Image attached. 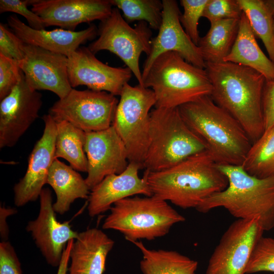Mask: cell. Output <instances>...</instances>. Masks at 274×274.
<instances>
[{
  "label": "cell",
  "instance_id": "36",
  "mask_svg": "<svg viewBox=\"0 0 274 274\" xmlns=\"http://www.w3.org/2000/svg\"><path fill=\"white\" fill-rule=\"evenodd\" d=\"M24 43L3 23H0V54L17 62L24 56Z\"/></svg>",
  "mask_w": 274,
  "mask_h": 274
},
{
  "label": "cell",
  "instance_id": "40",
  "mask_svg": "<svg viewBox=\"0 0 274 274\" xmlns=\"http://www.w3.org/2000/svg\"><path fill=\"white\" fill-rule=\"evenodd\" d=\"M74 241V239H72L67 243L63 252L57 274H67L68 269V265L70 261V251Z\"/></svg>",
  "mask_w": 274,
  "mask_h": 274
},
{
  "label": "cell",
  "instance_id": "37",
  "mask_svg": "<svg viewBox=\"0 0 274 274\" xmlns=\"http://www.w3.org/2000/svg\"><path fill=\"white\" fill-rule=\"evenodd\" d=\"M0 274H22L15 249L8 241L0 243Z\"/></svg>",
  "mask_w": 274,
  "mask_h": 274
},
{
  "label": "cell",
  "instance_id": "13",
  "mask_svg": "<svg viewBox=\"0 0 274 274\" xmlns=\"http://www.w3.org/2000/svg\"><path fill=\"white\" fill-rule=\"evenodd\" d=\"M67 75L72 88L80 85L117 96L133 75L127 67H113L98 60L88 47H79L67 57Z\"/></svg>",
  "mask_w": 274,
  "mask_h": 274
},
{
  "label": "cell",
  "instance_id": "30",
  "mask_svg": "<svg viewBox=\"0 0 274 274\" xmlns=\"http://www.w3.org/2000/svg\"><path fill=\"white\" fill-rule=\"evenodd\" d=\"M121 10L128 23L145 21L150 28L158 30L162 20L163 3L159 0H110Z\"/></svg>",
  "mask_w": 274,
  "mask_h": 274
},
{
  "label": "cell",
  "instance_id": "22",
  "mask_svg": "<svg viewBox=\"0 0 274 274\" xmlns=\"http://www.w3.org/2000/svg\"><path fill=\"white\" fill-rule=\"evenodd\" d=\"M114 242L96 228L79 232L72 246L68 274H103Z\"/></svg>",
  "mask_w": 274,
  "mask_h": 274
},
{
  "label": "cell",
  "instance_id": "35",
  "mask_svg": "<svg viewBox=\"0 0 274 274\" xmlns=\"http://www.w3.org/2000/svg\"><path fill=\"white\" fill-rule=\"evenodd\" d=\"M36 0H1L0 13L13 12L24 17L29 26L35 29H45V26L42 19L28 6L32 5Z\"/></svg>",
  "mask_w": 274,
  "mask_h": 274
},
{
  "label": "cell",
  "instance_id": "7",
  "mask_svg": "<svg viewBox=\"0 0 274 274\" xmlns=\"http://www.w3.org/2000/svg\"><path fill=\"white\" fill-rule=\"evenodd\" d=\"M110 210L102 228L119 231L131 243L164 236L174 225L185 220L166 201L154 196L127 197Z\"/></svg>",
  "mask_w": 274,
  "mask_h": 274
},
{
  "label": "cell",
  "instance_id": "20",
  "mask_svg": "<svg viewBox=\"0 0 274 274\" xmlns=\"http://www.w3.org/2000/svg\"><path fill=\"white\" fill-rule=\"evenodd\" d=\"M140 169L141 168L139 165L129 162L122 173L109 175L95 186L88 198L89 215L94 217L106 212L115 202L133 195L151 196L147 175L144 173L141 178L139 176Z\"/></svg>",
  "mask_w": 274,
  "mask_h": 274
},
{
  "label": "cell",
  "instance_id": "5",
  "mask_svg": "<svg viewBox=\"0 0 274 274\" xmlns=\"http://www.w3.org/2000/svg\"><path fill=\"white\" fill-rule=\"evenodd\" d=\"M143 85L154 92L155 108H177L211 95L212 91L206 70L189 63L173 51L155 59L143 79Z\"/></svg>",
  "mask_w": 274,
  "mask_h": 274
},
{
  "label": "cell",
  "instance_id": "34",
  "mask_svg": "<svg viewBox=\"0 0 274 274\" xmlns=\"http://www.w3.org/2000/svg\"><path fill=\"white\" fill-rule=\"evenodd\" d=\"M23 75L17 61L0 54V100L11 92Z\"/></svg>",
  "mask_w": 274,
  "mask_h": 274
},
{
  "label": "cell",
  "instance_id": "31",
  "mask_svg": "<svg viewBox=\"0 0 274 274\" xmlns=\"http://www.w3.org/2000/svg\"><path fill=\"white\" fill-rule=\"evenodd\" d=\"M262 271L274 272V238L263 236L252 251L246 274Z\"/></svg>",
  "mask_w": 274,
  "mask_h": 274
},
{
  "label": "cell",
  "instance_id": "26",
  "mask_svg": "<svg viewBox=\"0 0 274 274\" xmlns=\"http://www.w3.org/2000/svg\"><path fill=\"white\" fill-rule=\"evenodd\" d=\"M239 19H224L210 24L209 31L197 44L206 62L223 61L236 40Z\"/></svg>",
  "mask_w": 274,
  "mask_h": 274
},
{
  "label": "cell",
  "instance_id": "8",
  "mask_svg": "<svg viewBox=\"0 0 274 274\" xmlns=\"http://www.w3.org/2000/svg\"><path fill=\"white\" fill-rule=\"evenodd\" d=\"M113 125L123 141L129 162L144 169L150 134V110L155 106L153 90L126 83L123 87Z\"/></svg>",
  "mask_w": 274,
  "mask_h": 274
},
{
  "label": "cell",
  "instance_id": "38",
  "mask_svg": "<svg viewBox=\"0 0 274 274\" xmlns=\"http://www.w3.org/2000/svg\"><path fill=\"white\" fill-rule=\"evenodd\" d=\"M264 131L274 125V80L265 81L262 95Z\"/></svg>",
  "mask_w": 274,
  "mask_h": 274
},
{
  "label": "cell",
  "instance_id": "42",
  "mask_svg": "<svg viewBox=\"0 0 274 274\" xmlns=\"http://www.w3.org/2000/svg\"><path fill=\"white\" fill-rule=\"evenodd\" d=\"M273 33H274V17H273Z\"/></svg>",
  "mask_w": 274,
  "mask_h": 274
},
{
  "label": "cell",
  "instance_id": "12",
  "mask_svg": "<svg viewBox=\"0 0 274 274\" xmlns=\"http://www.w3.org/2000/svg\"><path fill=\"white\" fill-rule=\"evenodd\" d=\"M42 95L31 89L24 75L0 102V148L14 146L39 117Z\"/></svg>",
  "mask_w": 274,
  "mask_h": 274
},
{
  "label": "cell",
  "instance_id": "33",
  "mask_svg": "<svg viewBox=\"0 0 274 274\" xmlns=\"http://www.w3.org/2000/svg\"><path fill=\"white\" fill-rule=\"evenodd\" d=\"M243 13L237 0H208L202 17L211 24L224 19H239Z\"/></svg>",
  "mask_w": 274,
  "mask_h": 274
},
{
  "label": "cell",
  "instance_id": "23",
  "mask_svg": "<svg viewBox=\"0 0 274 274\" xmlns=\"http://www.w3.org/2000/svg\"><path fill=\"white\" fill-rule=\"evenodd\" d=\"M223 61L250 67L262 74L266 81L274 80V62L263 52L256 41L249 21L243 13L231 51Z\"/></svg>",
  "mask_w": 274,
  "mask_h": 274
},
{
  "label": "cell",
  "instance_id": "10",
  "mask_svg": "<svg viewBox=\"0 0 274 274\" xmlns=\"http://www.w3.org/2000/svg\"><path fill=\"white\" fill-rule=\"evenodd\" d=\"M118 102L106 91L73 88L50 107L49 114L55 121H66L85 132L98 131L113 124Z\"/></svg>",
  "mask_w": 274,
  "mask_h": 274
},
{
  "label": "cell",
  "instance_id": "19",
  "mask_svg": "<svg viewBox=\"0 0 274 274\" xmlns=\"http://www.w3.org/2000/svg\"><path fill=\"white\" fill-rule=\"evenodd\" d=\"M31 6L45 27L71 31L81 23L104 20L113 8L110 0H36Z\"/></svg>",
  "mask_w": 274,
  "mask_h": 274
},
{
  "label": "cell",
  "instance_id": "17",
  "mask_svg": "<svg viewBox=\"0 0 274 274\" xmlns=\"http://www.w3.org/2000/svg\"><path fill=\"white\" fill-rule=\"evenodd\" d=\"M43 133L29 155L26 172L13 188L15 204L22 207L40 197L55 158L56 122L49 114L43 117Z\"/></svg>",
  "mask_w": 274,
  "mask_h": 274
},
{
  "label": "cell",
  "instance_id": "14",
  "mask_svg": "<svg viewBox=\"0 0 274 274\" xmlns=\"http://www.w3.org/2000/svg\"><path fill=\"white\" fill-rule=\"evenodd\" d=\"M84 151L85 181L90 190L107 176L122 173L129 163L125 146L113 124L105 130L86 132Z\"/></svg>",
  "mask_w": 274,
  "mask_h": 274
},
{
  "label": "cell",
  "instance_id": "29",
  "mask_svg": "<svg viewBox=\"0 0 274 274\" xmlns=\"http://www.w3.org/2000/svg\"><path fill=\"white\" fill-rule=\"evenodd\" d=\"M255 36L262 41L269 59L274 62L273 17L263 0H237Z\"/></svg>",
  "mask_w": 274,
  "mask_h": 274
},
{
  "label": "cell",
  "instance_id": "15",
  "mask_svg": "<svg viewBox=\"0 0 274 274\" xmlns=\"http://www.w3.org/2000/svg\"><path fill=\"white\" fill-rule=\"evenodd\" d=\"M24 52L18 63L29 87L52 92L59 99L65 97L73 89L67 75V57L25 43Z\"/></svg>",
  "mask_w": 274,
  "mask_h": 274
},
{
  "label": "cell",
  "instance_id": "2",
  "mask_svg": "<svg viewBox=\"0 0 274 274\" xmlns=\"http://www.w3.org/2000/svg\"><path fill=\"white\" fill-rule=\"evenodd\" d=\"M152 196L182 209L196 208L205 199L228 185L208 150L164 170H145Z\"/></svg>",
  "mask_w": 274,
  "mask_h": 274
},
{
  "label": "cell",
  "instance_id": "39",
  "mask_svg": "<svg viewBox=\"0 0 274 274\" xmlns=\"http://www.w3.org/2000/svg\"><path fill=\"white\" fill-rule=\"evenodd\" d=\"M15 210L11 208H7L4 207H1V225L0 232L1 237L2 241H7L8 236V227L6 223V219L8 216L15 214Z\"/></svg>",
  "mask_w": 274,
  "mask_h": 274
},
{
  "label": "cell",
  "instance_id": "16",
  "mask_svg": "<svg viewBox=\"0 0 274 274\" xmlns=\"http://www.w3.org/2000/svg\"><path fill=\"white\" fill-rule=\"evenodd\" d=\"M162 3L161 24L157 36L152 38L150 52L143 64V81L155 59L167 52H177L189 63L205 68L206 62L198 47L187 35L181 23V13L178 3L175 0H163Z\"/></svg>",
  "mask_w": 274,
  "mask_h": 274
},
{
  "label": "cell",
  "instance_id": "3",
  "mask_svg": "<svg viewBox=\"0 0 274 274\" xmlns=\"http://www.w3.org/2000/svg\"><path fill=\"white\" fill-rule=\"evenodd\" d=\"M178 109L188 127L206 143L217 164L242 165L252 142L238 122L210 95Z\"/></svg>",
  "mask_w": 274,
  "mask_h": 274
},
{
  "label": "cell",
  "instance_id": "24",
  "mask_svg": "<svg viewBox=\"0 0 274 274\" xmlns=\"http://www.w3.org/2000/svg\"><path fill=\"white\" fill-rule=\"evenodd\" d=\"M47 184L54 190L56 200L54 210L60 215L67 212L78 198H88L90 194L85 179L77 170L55 158L49 170Z\"/></svg>",
  "mask_w": 274,
  "mask_h": 274
},
{
  "label": "cell",
  "instance_id": "21",
  "mask_svg": "<svg viewBox=\"0 0 274 274\" xmlns=\"http://www.w3.org/2000/svg\"><path fill=\"white\" fill-rule=\"evenodd\" d=\"M11 30L25 44L35 46L67 57L80 46L95 38L98 29L92 24L88 28L71 31L62 28L51 30H37L26 25L15 15L7 18Z\"/></svg>",
  "mask_w": 274,
  "mask_h": 274
},
{
  "label": "cell",
  "instance_id": "18",
  "mask_svg": "<svg viewBox=\"0 0 274 274\" xmlns=\"http://www.w3.org/2000/svg\"><path fill=\"white\" fill-rule=\"evenodd\" d=\"M39 198V215L35 220L27 223L26 229L31 233L47 263L52 266H58L67 243L76 239L79 232L73 230L68 222H60L57 220L51 191L48 188L43 189Z\"/></svg>",
  "mask_w": 274,
  "mask_h": 274
},
{
  "label": "cell",
  "instance_id": "6",
  "mask_svg": "<svg viewBox=\"0 0 274 274\" xmlns=\"http://www.w3.org/2000/svg\"><path fill=\"white\" fill-rule=\"evenodd\" d=\"M150 116L149 143L144 162L145 170H164L208 150L204 141L185 122L178 108H155Z\"/></svg>",
  "mask_w": 274,
  "mask_h": 274
},
{
  "label": "cell",
  "instance_id": "27",
  "mask_svg": "<svg viewBox=\"0 0 274 274\" xmlns=\"http://www.w3.org/2000/svg\"><path fill=\"white\" fill-rule=\"evenodd\" d=\"M56 125L55 158H63L75 170L87 172L86 132L66 121L56 122Z\"/></svg>",
  "mask_w": 274,
  "mask_h": 274
},
{
  "label": "cell",
  "instance_id": "4",
  "mask_svg": "<svg viewBox=\"0 0 274 274\" xmlns=\"http://www.w3.org/2000/svg\"><path fill=\"white\" fill-rule=\"evenodd\" d=\"M228 185L203 200L196 208L200 213L223 208L237 219L258 218L265 231L274 227V177L258 178L242 165L218 164Z\"/></svg>",
  "mask_w": 274,
  "mask_h": 274
},
{
  "label": "cell",
  "instance_id": "41",
  "mask_svg": "<svg viewBox=\"0 0 274 274\" xmlns=\"http://www.w3.org/2000/svg\"><path fill=\"white\" fill-rule=\"evenodd\" d=\"M267 8L274 17V0H263Z\"/></svg>",
  "mask_w": 274,
  "mask_h": 274
},
{
  "label": "cell",
  "instance_id": "32",
  "mask_svg": "<svg viewBox=\"0 0 274 274\" xmlns=\"http://www.w3.org/2000/svg\"><path fill=\"white\" fill-rule=\"evenodd\" d=\"M208 0H181L184 12L180 20L187 35L197 46L200 39L198 29L199 20L202 17L204 7Z\"/></svg>",
  "mask_w": 274,
  "mask_h": 274
},
{
  "label": "cell",
  "instance_id": "1",
  "mask_svg": "<svg viewBox=\"0 0 274 274\" xmlns=\"http://www.w3.org/2000/svg\"><path fill=\"white\" fill-rule=\"evenodd\" d=\"M204 69L212 85L213 101L238 122L252 144L264 131L265 78L255 70L230 62H206Z\"/></svg>",
  "mask_w": 274,
  "mask_h": 274
},
{
  "label": "cell",
  "instance_id": "25",
  "mask_svg": "<svg viewBox=\"0 0 274 274\" xmlns=\"http://www.w3.org/2000/svg\"><path fill=\"white\" fill-rule=\"evenodd\" d=\"M141 251L140 268L143 274H195L198 262L171 250H150L141 241L132 242Z\"/></svg>",
  "mask_w": 274,
  "mask_h": 274
},
{
  "label": "cell",
  "instance_id": "28",
  "mask_svg": "<svg viewBox=\"0 0 274 274\" xmlns=\"http://www.w3.org/2000/svg\"><path fill=\"white\" fill-rule=\"evenodd\" d=\"M242 166L258 178L274 177V125L252 144Z\"/></svg>",
  "mask_w": 274,
  "mask_h": 274
},
{
  "label": "cell",
  "instance_id": "9",
  "mask_svg": "<svg viewBox=\"0 0 274 274\" xmlns=\"http://www.w3.org/2000/svg\"><path fill=\"white\" fill-rule=\"evenodd\" d=\"M97 35L98 38L88 47L90 50L94 54L102 50L115 54L144 87L139 60L142 53L148 56L151 50L152 33L147 23L140 21L132 27L114 7L111 14L100 21Z\"/></svg>",
  "mask_w": 274,
  "mask_h": 274
},
{
  "label": "cell",
  "instance_id": "11",
  "mask_svg": "<svg viewBox=\"0 0 274 274\" xmlns=\"http://www.w3.org/2000/svg\"><path fill=\"white\" fill-rule=\"evenodd\" d=\"M264 231L258 218L237 219L222 235L206 274H246L252 251Z\"/></svg>",
  "mask_w": 274,
  "mask_h": 274
}]
</instances>
